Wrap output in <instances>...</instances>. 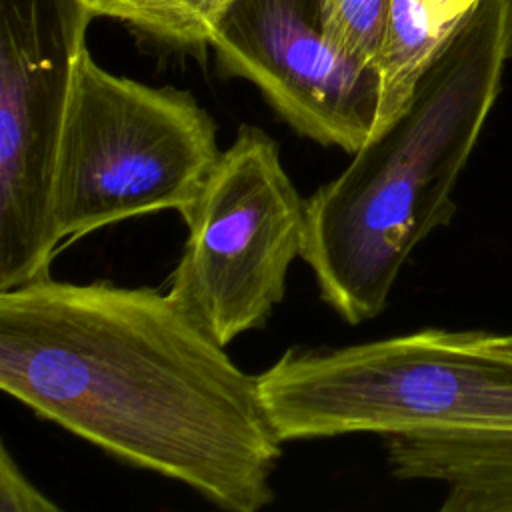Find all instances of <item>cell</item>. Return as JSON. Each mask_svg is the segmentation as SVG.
<instances>
[{"label":"cell","mask_w":512,"mask_h":512,"mask_svg":"<svg viewBox=\"0 0 512 512\" xmlns=\"http://www.w3.org/2000/svg\"><path fill=\"white\" fill-rule=\"evenodd\" d=\"M0 390L224 512L274 502L284 442L258 378L168 292L52 276L0 292Z\"/></svg>","instance_id":"1"},{"label":"cell","mask_w":512,"mask_h":512,"mask_svg":"<svg viewBox=\"0 0 512 512\" xmlns=\"http://www.w3.org/2000/svg\"><path fill=\"white\" fill-rule=\"evenodd\" d=\"M256 378L282 442L380 434L394 478L446 486L436 512H512V352L496 334L294 346Z\"/></svg>","instance_id":"2"},{"label":"cell","mask_w":512,"mask_h":512,"mask_svg":"<svg viewBox=\"0 0 512 512\" xmlns=\"http://www.w3.org/2000/svg\"><path fill=\"white\" fill-rule=\"evenodd\" d=\"M512 0H482L422 78L406 112L306 198L302 260L346 324L376 318L412 250L446 226L452 192L502 90Z\"/></svg>","instance_id":"3"},{"label":"cell","mask_w":512,"mask_h":512,"mask_svg":"<svg viewBox=\"0 0 512 512\" xmlns=\"http://www.w3.org/2000/svg\"><path fill=\"white\" fill-rule=\"evenodd\" d=\"M220 154L216 124L190 92L108 72L84 40L54 168L60 242L160 210L184 218Z\"/></svg>","instance_id":"4"},{"label":"cell","mask_w":512,"mask_h":512,"mask_svg":"<svg viewBox=\"0 0 512 512\" xmlns=\"http://www.w3.org/2000/svg\"><path fill=\"white\" fill-rule=\"evenodd\" d=\"M182 220L188 234L168 294L222 346L262 328L306 232V200L278 144L240 126Z\"/></svg>","instance_id":"5"},{"label":"cell","mask_w":512,"mask_h":512,"mask_svg":"<svg viewBox=\"0 0 512 512\" xmlns=\"http://www.w3.org/2000/svg\"><path fill=\"white\" fill-rule=\"evenodd\" d=\"M92 18L80 0H0V292L50 276L62 246L54 168Z\"/></svg>","instance_id":"6"},{"label":"cell","mask_w":512,"mask_h":512,"mask_svg":"<svg viewBox=\"0 0 512 512\" xmlns=\"http://www.w3.org/2000/svg\"><path fill=\"white\" fill-rule=\"evenodd\" d=\"M210 46L220 68L258 86L298 134L348 154L368 142L378 106L376 70L324 36L316 0H238Z\"/></svg>","instance_id":"7"},{"label":"cell","mask_w":512,"mask_h":512,"mask_svg":"<svg viewBox=\"0 0 512 512\" xmlns=\"http://www.w3.org/2000/svg\"><path fill=\"white\" fill-rule=\"evenodd\" d=\"M452 36L436 22L428 0H390L374 60L378 106L368 140L382 136L406 112L422 78Z\"/></svg>","instance_id":"8"},{"label":"cell","mask_w":512,"mask_h":512,"mask_svg":"<svg viewBox=\"0 0 512 512\" xmlns=\"http://www.w3.org/2000/svg\"><path fill=\"white\" fill-rule=\"evenodd\" d=\"M94 16L118 20L132 30L188 50L210 46L224 14L238 0H80Z\"/></svg>","instance_id":"9"},{"label":"cell","mask_w":512,"mask_h":512,"mask_svg":"<svg viewBox=\"0 0 512 512\" xmlns=\"http://www.w3.org/2000/svg\"><path fill=\"white\" fill-rule=\"evenodd\" d=\"M324 36L346 56L374 68L390 0H316Z\"/></svg>","instance_id":"10"},{"label":"cell","mask_w":512,"mask_h":512,"mask_svg":"<svg viewBox=\"0 0 512 512\" xmlns=\"http://www.w3.org/2000/svg\"><path fill=\"white\" fill-rule=\"evenodd\" d=\"M0 512H68L28 478L4 440L0 442Z\"/></svg>","instance_id":"11"},{"label":"cell","mask_w":512,"mask_h":512,"mask_svg":"<svg viewBox=\"0 0 512 512\" xmlns=\"http://www.w3.org/2000/svg\"><path fill=\"white\" fill-rule=\"evenodd\" d=\"M496 342L512 352V334H496Z\"/></svg>","instance_id":"12"}]
</instances>
